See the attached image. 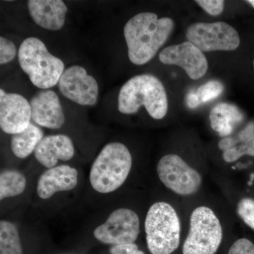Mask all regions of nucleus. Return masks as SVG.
<instances>
[{"label":"nucleus","instance_id":"cd10ccee","mask_svg":"<svg viewBox=\"0 0 254 254\" xmlns=\"http://www.w3.org/2000/svg\"><path fill=\"white\" fill-rule=\"evenodd\" d=\"M186 103L187 106L190 108V109H194V108L201 105L198 96H197L196 93H195V91L190 92V93L187 94Z\"/></svg>","mask_w":254,"mask_h":254},{"label":"nucleus","instance_id":"a211bd4d","mask_svg":"<svg viewBox=\"0 0 254 254\" xmlns=\"http://www.w3.org/2000/svg\"><path fill=\"white\" fill-rule=\"evenodd\" d=\"M43 138L44 133L43 130L31 123L24 131L12 135L11 150L15 156L18 158H27L35 151Z\"/></svg>","mask_w":254,"mask_h":254},{"label":"nucleus","instance_id":"20e7f679","mask_svg":"<svg viewBox=\"0 0 254 254\" xmlns=\"http://www.w3.org/2000/svg\"><path fill=\"white\" fill-rule=\"evenodd\" d=\"M132 167L131 153L125 144L110 143L98 155L90 173V182L96 191L108 193L126 181Z\"/></svg>","mask_w":254,"mask_h":254},{"label":"nucleus","instance_id":"dca6fc26","mask_svg":"<svg viewBox=\"0 0 254 254\" xmlns=\"http://www.w3.org/2000/svg\"><path fill=\"white\" fill-rule=\"evenodd\" d=\"M34 154L38 163L48 169L53 168L59 160H71L74 155V146L71 138L66 135H50L40 142Z\"/></svg>","mask_w":254,"mask_h":254},{"label":"nucleus","instance_id":"c756f323","mask_svg":"<svg viewBox=\"0 0 254 254\" xmlns=\"http://www.w3.org/2000/svg\"><path fill=\"white\" fill-rule=\"evenodd\" d=\"M253 64H254V60Z\"/></svg>","mask_w":254,"mask_h":254},{"label":"nucleus","instance_id":"412c9836","mask_svg":"<svg viewBox=\"0 0 254 254\" xmlns=\"http://www.w3.org/2000/svg\"><path fill=\"white\" fill-rule=\"evenodd\" d=\"M234 140L235 146L224 151L222 155L225 162L233 163L245 155L254 156V133L245 139L239 140L234 138Z\"/></svg>","mask_w":254,"mask_h":254},{"label":"nucleus","instance_id":"39448f33","mask_svg":"<svg viewBox=\"0 0 254 254\" xmlns=\"http://www.w3.org/2000/svg\"><path fill=\"white\" fill-rule=\"evenodd\" d=\"M145 231L150 253H173L180 245L181 231L176 210L165 202L154 203L147 213Z\"/></svg>","mask_w":254,"mask_h":254},{"label":"nucleus","instance_id":"f3484780","mask_svg":"<svg viewBox=\"0 0 254 254\" xmlns=\"http://www.w3.org/2000/svg\"><path fill=\"white\" fill-rule=\"evenodd\" d=\"M210 126L222 137L231 134L234 127L242 123L243 115L235 105L220 103L214 107L210 113Z\"/></svg>","mask_w":254,"mask_h":254},{"label":"nucleus","instance_id":"9b49d317","mask_svg":"<svg viewBox=\"0 0 254 254\" xmlns=\"http://www.w3.org/2000/svg\"><path fill=\"white\" fill-rule=\"evenodd\" d=\"M159 60L165 64L180 66L193 80L203 77L208 71V60L205 55L189 41L165 48L159 55Z\"/></svg>","mask_w":254,"mask_h":254},{"label":"nucleus","instance_id":"5701e85b","mask_svg":"<svg viewBox=\"0 0 254 254\" xmlns=\"http://www.w3.org/2000/svg\"><path fill=\"white\" fill-rule=\"evenodd\" d=\"M237 212L242 220L254 230V200L249 198L241 200Z\"/></svg>","mask_w":254,"mask_h":254},{"label":"nucleus","instance_id":"ddd939ff","mask_svg":"<svg viewBox=\"0 0 254 254\" xmlns=\"http://www.w3.org/2000/svg\"><path fill=\"white\" fill-rule=\"evenodd\" d=\"M31 118L39 126L58 129L65 122L59 97L51 90L38 92L30 100Z\"/></svg>","mask_w":254,"mask_h":254},{"label":"nucleus","instance_id":"a878e982","mask_svg":"<svg viewBox=\"0 0 254 254\" xmlns=\"http://www.w3.org/2000/svg\"><path fill=\"white\" fill-rule=\"evenodd\" d=\"M228 254H254V245L247 239H240L230 247Z\"/></svg>","mask_w":254,"mask_h":254},{"label":"nucleus","instance_id":"7ed1b4c3","mask_svg":"<svg viewBox=\"0 0 254 254\" xmlns=\"http://www.w3.org/2000/svg\"><path fill=\"white\" fill-rule=\"evenodd\" d=\"M18 58L20 66L30 81L42 89L48 90L56 86L64 71L63 62L52 55L44 43L35 37L22 42Z\"/></svg>","mask_w":254,"mask_h":254},{"label":"nucleus","instance_id":"6e6552de","mask_svg":"<svg viewBox=\"0 0 254 254\" xmlns=\"http://www.w3.org/2000/svg\"><path fill=\"white\" fill-rule=\"evenodd\" d=\"M157 172L163 185L179 195L193 194L201 185L200 174L177 155L163 156L159 160Z\"/></svg>","mask_w":254,"mask_h":254},{"label":"nucleus","instance_id":"6ab92c4d","mask_svg":"<svg viewBox=\"0 0 254 254\" xmlns=\"http://www.w3.org/2000/svg\"><path fill=\"white\" fill-rule=\"evenodd\" d=\"M26 180L16 170H5L0 175V200L16 196L24 191Z\"/></svg>","mask_w":254,"mask_h":254},{"label":"nucleus","instance_id":"bb28decb","mask_svg":"<svg viewBox=\"0 0 254 254\" xmlns=\"http://www.w3.org/2000/svg\"><path fill=\"white\" fill-rule=\"evenodd\" d=\"M110 254H145L138 250V246L134 243L113 246L110 248Z\"/></svg>","mask_w":254,"mask_h":254},{"label":"nucleus","instance_id":"0eeeda50","mask_svg":"<svg viewBox=\"0 0 254 254\" xmlns=\"http://www.w3.org/2000/svg\"><path fill=\"white\" fill-rule=\"evenodd\" d=\"M186 36L202 52L232 51L240 44L236 30L222 21L193 23L187 28Z\"/></svg>","mask_w":254,"mask_h":254},{"label":"nucleus","instance_id":"aec40b11","mask_svg":"<svg viewBox=\"0 0 254 254\" xmlns=\"http://www.w3.org/2000/svg\"><path fill=\"white\" fill-rule=\"evenodd\" d=\"M0 254H22L17 228L6 220L0 222Z\"/></svg>","mask_w":254,"mask_h":254},{"label":"nucleus","instance_id":"b1692460","mask_svg":"<svg viewBox=\"0 0 254 254\" xmlns=\"http://www.w3.org/2000/svg\"><path fill=\"white\" fill-rule=\"evenodd\" d=\"M17 50L14 43L9 39L0 38V64L1 65L9 63L16 58Z\"/></svg>","mask_w":254,"mask_h":254},{"label":"nucleus","instance_id":"f8f14e48","mask_svg":"<svg viewBox=\"0 0 254 254\" xmlns=\"http://www.w3.org/2000/svg\"><path fill=\"white\" fill-rule=\"evenodd\" d=\"M30 102L23 95L0 90V127L5 133L14 135L24 131L31 120Z\"/></svg>","mask_w":254,"mask_h":254},{"label":"nucleus","instance_id":"2eb2a0df","mask_svg":"<svg viewBox=\"0 0 254 254\" xmlns=\"http://www.w3.org/2000/svg\"><path fill=\"white\" fill-rule=\"evenodd\" d=\"M27 4L31 18L40 27L58 31L64 26L67 6L62 0H29Z\"/></svg>","mask_w":254,"mask_h":254},{"label":"nucleus","instance_id":"1a4fd4ad","mask_svg":"<svg viewBox=\"0 0 254 254\" xmlns=\"http://www.w3.org/2000/svg\"><path fill=\"white\" fill-rule=\"evenodd\" d=\"M139 233L138 215L130 209L119 208L95 229L93 235L102 243L115 246L134 243Z\"/></svg>","mask_w":254,"mask_h":254},{"label":"nucleus","instance_id":"c85d7f7f","mask_svg":"<svg viewBox=\"0 0 254 254\" xmlns=\"http://www.w3.org/2000/svg\"><path fill=\"white\" fill-rule=\"evenodd\" d=\"M247 2L250 3V4L252 5V6L254 8V0H249Z\"/></svg>","mask_w":254,"mask_h":254},{"label":"nucleus","instance_id":"423d86ee","mask_svg":"<svg viewBox=\"0 0 254 254\" xmlns=\"http://www.w3.org/2000/svg\"><path fill=\"white\" fill-rule=\"evenodd\" d=\"M222 240V225L218 217L208 207H198L190 215V232L182 253L215 254Z\"/></svg>","mask_w":254,"mask_h":254},{"label":"nucleus","instance_id":"393cba45","mask_svg":"<svg viewBox=\"0 0 254 254\" xmlns=\"http://www.w3.org/2000/svg\"><path fill=\"white\" fill-rule=\"evenodd\" d=\"M195 2L212 16H218L221 14L225 4V1L222 0H196Z\"/></svg>","mask_w":254,"mask_h":254},{"label":"nucleus","instance_id":"9d476101","mask_svg":"<svg viewBox=\"0 0 254 254\" xmlns=\"http://www.w3.org/2000/svg\"><path fill=\"white\" fill-rule=\"evenodd\" d=\"M58 86L64 96L78 105L94 106L98 102V82L81 66L73 65L64 70Z\"/></svg>","mask_w":254,"mask_h":254},{"label":"nucleus","instance_id":"4be33fe9","mask_svg":"<svg viewBox=\"0 0 254 254\" xmlns=\"http://www.w3.org/2000/svg\"><path fill=\"white\" fill-rule=\"evenodd\" d=\"M224 91V86L221 82L217 80H212L200 86L195 91L200 103H207L215 100L222 94Z\"/></svg>","mask_w":254,"mask_h":254},{"label":"nucleus","instance_id":"f03ea898","mask_svg":"<svg viewBox=\"0 0 254 254\" xmlns=\"http://www.w3.org/2000/svg\"><path fill=\"white\" fill-rule=\"evenodd\" d=\"M142 106L152 118L162 120L168 113V100L162 82L151 74L133 76L120 89L118 110L125 115L134 114Z\"/></svg>","mask_w":254,"mask_h":254},{"label":"nucleus","instance_id":"4468645a","mask_svg":"<svg viewBox=\"0 0 254 254\" xmlns=\"http://www.w3.org/2000/svg\"><path fill=\"white\" fill-rule=\"evenodd\" d=\"M77 183V170L68 165H60L42 174L38 180L37 193L40 198L48 199L57 192L73 190Z\"/></svg>","mask_w":254,"mask_h":254},{"label":"nucleus","instance_id":"f257e3e1","mask_svg":"<svg viewBox=\"0 0 254 254\" xmlns=\"http://www.w3.org/2000/svg\"><path fill=\"white\" fill-rule=\"evenodd\" d=\"M174 26L172 18H159L154 13H140L130 18L124 28L130 61L136 65L148 63L165 44Z\"/></svg>","mask_w":254,"mask_h":254}]
</instances>
